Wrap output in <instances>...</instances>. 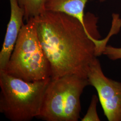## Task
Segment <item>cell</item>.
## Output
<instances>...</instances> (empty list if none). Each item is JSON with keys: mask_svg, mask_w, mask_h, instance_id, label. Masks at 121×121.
Wrapping results in <instances>:
<instances>
[{"mask_svg": "<svg viewBox=\"0 0 121 121\" xmlns=\"http://www.w3.org/2000/svg\"><path fill=\"white\" fill-rule=\"evenodd\" d=\"M84 26L78 19L60 12L45 11L36 17L41 46L49 62L52 79L69 74L87 77L91 63L103 54L110 37L99 39L98 18L87 13Z\"/></svg>", "mask_w": 121, "mask_h": 121, "instance_id": "cell-1", "label": "cell"}, {"mask_svg": "<svg viewBox=\"0 0 121 121\" xmlns=\"http://www.w3.org/2000/svg\"><path fill=\"white\" fill-rule=\"evenodd\" d=\"M51 79L27 82L0 71V112L12 121L39 117Z\"/></svg>", "mask_w": 121, "mask_h": 121, "instance_id": "cell-2", "label": "cell"}, {"mask_svg": "<svg viewBox=\"0 0 121 121\" xmlns=\"http://www.w3.org/2000/svg\"><path fill=\"white\" fill-rule=\"evenodd\" d=\"M4 71L27 82L51 78L50 65L39 40L35 18L22 26Z\"/></svg>", "mask_w": 121, "mask_h": 121, "instance_id": "cell-3", "label": "cell"}, {"mask_svg": "<svg viewBox=\"0 0 121 121\" xmlns=\"http://www.w3.org/2000/svg\"><path fill=\"white\" fill-rule=\"evenodd\" d=\"M89 85L87 77L69 74L51 79L39 117L46 121H78L80 96Z\"/></svg>", "mask_w": 121, "mask_h": 121, "instance_id": "cell-4", "label": "cell"}, {"mask_svg": "<svg viewBox=\"0 0 121 121\" xmlns=\"http://www.w3.org/2000/svg\"><path fill=\"white\" fill-rule=\"evenodd\" d=\"M89 85L97 91L104 114L109 121H121V82L106 77L95 58L87 72Z\"/></svg>", "mask_w": 121, "mask_h": 121, "instance_id": "cell-5", "label": "cell"}, {"mask_svg": "<svg viewBox=\"0 0 121 121\" xmlns=\"http://www.w3.org/2000/svg\"><path fill=\"white\" fill-rule=\"evenodd\" d=\"M9 1L10 4V17L0 52V71H4L5 69L20 31L24 24V13L17 0Z\"/></svg>", "mask_w": 121, "mask_h": 121, "instance_id": "cell-6", "label": "cell"}, {"mask_svg": "<svg viewBox=\"0 0 121 121\" xmlns=\"http://www.w3.org/2000/svg\"><path fill=\"white\" fill-rule=\"evenodd\" d=\"M90 0H47L45 11L60 12L75 17L84 26L87 22V14L84 9L86 3Z\"/></svg>", "mask_w": 121, "mask_h": 121, "instance_id": "cell-7", "label": "cell"}, {"mask_svg": "<svg viewBox=\"0 0 121 121\" xmlns=\"http://www.w3.org/2000/svg\"><path fill=\"white\" fill-rule=\"evenodd\" d=\"M24 13V21L36 18L44 13L47 0H17Z\"/></svg>", "mask_w": 121, "mask_h": 121, "instance_id": "cell-8", "label": "cell"}, {"mask_svg": "<svg viewBox=\"0 0 121 121\" xmlns=\"http://www.w3.org/2000/svg\"><path fill=\"white\" fill-rule=\"evenodd\" d=\"M99 98L96 95H93L92 97L91 103L88 108L86 114L82 118V121H99V117L98 115L96 106Z\"/></svg>", "mask_w": 121, "mask_h": 121, "instance_id": "cell-9", "label": "cell"}, {"mask_svg": "<svg viewBox=\"0 0 121 121\" xmlns=\"http://www.w3.org/2000/svg\"><path fill=\"white\" fill-rule=\"evenodd\" d=\"M103 54L106 55L112 60L121 59V48H116L110 45H107L104 49Z\"/></svg>", "mask_w": 121, "mask_h": 121, "instance_id": "cell-10", "label": "cell"}, {"mask_svg": "<svg viewBox=\"0 0 121 121\" xmlns=\"http://www.w3.org/2000/svg\"><path fill=\"white\" fill-rule=\"evenodd\" d=\"M101 2H103V1H104L105 0H99Z\"/></svg>", "mask_w": 121, "mask_h": 121, "instance_id": "cell-11", "label": "cell"}]
</instances>
